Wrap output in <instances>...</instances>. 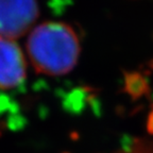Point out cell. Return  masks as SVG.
Here are the masks:
<instances>
[{
	"mask_svg": "<svg viewBox=\"0 0 153 153\" xmlns=\"http://www.w3.org/2000/svg\"><path fill=\"white\" fill-rule=\"evenodd\" d=\"M63 153H69V152H63Z\"/></svg>",
	"mask_w": 153,
	"mask_h": 153,
	"instance_id": "8fae6325",
	"label": "cell"
},
{
	"mask_svg": "<svg viewBox=\"0 0 153 153\" xmlns=\"http://www.w3.org/2000/svg\"><path fill=\"white\" fill-rule=\"evenodd\" d=\"M38 16L36 0H0V36L16 39L31 29Z\"/></svg>",
	"mask_w": 153,
	"mask_h": 153,
	"instance_id": "7a4b0ae2",
	"label": "cell"
},
{
	"mask_svg": "<svg viewBox=\"0 0 153 153\" xmlns=\"http://www.w3.org/2000/svg\"><path fill=\"white\" fill-rule=\"evenodd\" d=\"M152 111L149 113L148 120H147V131L149 134L153 135V103H152Z\"/></svg>",
	"mask_w": 153,
	"mask_h": 153,
	"instance_id": "9c48e42d",
	"label": "cell"
},
{
	"mask_svg": "<svg viewBox=\"0 0 153 153\" xmlns=\"http://www.w3.org/2000/svg\"><path fill=\"white\" fill-rule=\"evenodd\" d=\"M70 138L74 139V140L79 139V134L76 133V132H72V133H70Z\"/></svg>",
	"mask_w": 153,
	"mask_h": 153,
	"instance_id": "30bf717a",
	"label": "cell"
},
{
	"mask_svg": "<svg viewBox=\"0 0 153 153\" xmlns=\"http://www.w3.org/2000/svg\"><path fill=\"white\" fill-rule=\"evenodd\" d=\"M80 42L74 29L63 22H49L31 31L27 41L30 62L38 74L63 76L70 72L79 59Z\"/></svg>",
	"mask_w": 153,
	"mask_h": 153,
	"instance_id": "6da1fadb",
	"label": "cell"
},
{
	"mask_svg": "<svg viewBox=\"0 0 153 153\" xmlns=\"http://www.w3.org/2000/svg\"><path fill=\"white\" fill-rule=\"evenodd\" d=\"M85 89H74L69 93L63 100V108L71 115H80L85 108L87 97Z\"/></svg>",
	"mask_w": 153,
	"mask_h": 153,
	"instance_id": "277c9868",
	"label": "cell"
},
{
	"mask_svg": "<svg viewBox=\"0 0 153 153\" xmlns=\"http://www.w3.org/2000/svg\"><path fill=\"white\" fill-rule=\"evenodd\" d=\"M120 143H121V147L122 149H123L124 151H131L132 148H133L134 146V143H135V139L132 138L131 136H128V135H124L123 137L121 138V140H120Z\"/></svg>",
	"mask_w": 153,
	"mask_h": 153,
	"instance_id": "ba28073f",
	"label": "cell"
},
{
	"mask_svg": "<svg viewBox=\"0 0 153 153\" xmlns=\"http://www.w3.org/2000/svg\"><path fill=\"white\" fill-rule=\"evenodd\" d=\"M26 78V61L13 39L0 36V89L20 86Z\"/></svg>",
	"mask_w": 153,
	"mask_h": 153,
	"instance_id": "3957f363",
	"label": "cell"
},
{
	"mask_svg": "<svg viewBox=\"0 0 153 153\" xmlns=\"http://www.w3.org/2000/svg\"><path fill=\"white\" fill-rule=\"evenodd\" d=\"M4 123H5V128H7V129L13 132H17L26 128L27 118L25 116H22L20 113L11 114L7 117V120Z\"/></svg>",
	"mask_w": 153,
	"mask_h": 153,
	"instance_id": "8992f818",
	"label": "cell"
},
{
	"mask_svg": "<svg viewBox=\"0 0 153 153\" xmlns=\"http://www.w3.org/2000/svg\"><path fill=\"white\" fill-rule=\"evenodd\" d=\"M149 86L146 80L138 74H129L126 78V91L132 97L133 100L140 98L147 94Z\"/></svg>",
	"mask_w": 153,
	"mask_h": 153,
	"instance_id": "5b68a950",
	"label": "cell"
},
{
	"mask_svg": "<svg viewBox=\"0 0 153 153\" xmlns=\"http://www.w3.org/2000/svg\"><path fill=\"white\" fill-rule=\"evenodd\" d=\"M4 113H10L11 115L20 113V111H19L18 104L10 98L9 96L0 95V115L4 114Z\"/></svg>",
	"mask_w": 153,
	"mask_h": 153,
	"instance_id": "52a82bcc",
	"label": "cell"
}]
</instances>
